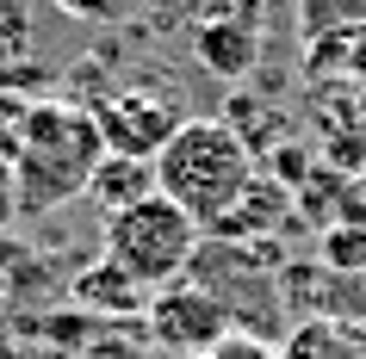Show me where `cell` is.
<instances>
[{
	"label": "cell",
	"instance_id": "obj_2",
	"mask_svg": "<svg viewBox=\"0 0 366 359\" xmlns=\"http://www.w3.org/2000/svg\"><path fill=\"white\" fill-rule=\"evenodd\" d=\"M254 173H261L254 143L236 131L230 118H187L174 131V143L155 155V186L168 192L187 217H199L205 236L230 217V205L254 186Z\"/></svg>",
	"mask_w": 366,
	"mask_h": 359
},
{
	"label": "cell",
	"instance_id": "obj_5",
	"mask_svg": "<svg viewBox=\"0 0 366 359\" xmlns=\"http://www.w3.org/2000/svg\"><path fill=\"white\" fill-rule=\"evenodd\" d=\"M230 303L217 298L212 285L199 279H180V285H162L149 298V310H143V335L162 347V353L174 359H205L217 347V340L230 335Z\"/></svg>",
	"mask_w": 366,
	"mask_h": 359
},
{
	"label": "cell",
	"instance_id": "obj_6",
	"mask_svg": "<svg viewBox=\"0 0 366 359\" xmlns=\"http://www.w3.org/2000/svg\"><path fill=\"white\" fill-rule=\"evenodd\" d=\"M193 56L217 81H242L261 56V25H254V0H217L212 13L193 25Z\"/></svg>",
	"mask_w": 366,
	"mask_h": 359
},
{
	"label": "cell",
	"instance_id": "obj_9",
	"mask_svg": "<svg viewBox=\"0 0 366 359\" xmlns=\"http://www.w3.org/2000/svg\"><path fill=\"white\" fill-rule=\"evenodd\" d=\"M286 217H292V192L280 186L273 173H254V186L230 205V217H224L212 236H224V242H249V236H267V229H280Z\"/></svg>",
	"mask_w": 366,
	"mask_h": 359
},
{
	"label": "cell",
	"instance_id": "obj_12",
	"mask_svg": "<svg viewBox=\"0 0 366 359\" xmlns=\"http://www.w3.org/2000/svg\"><path fill=\"white\" fill-rule=\"evenodd\" d=\"M75 359H155V353H149V340H137V335H94Z\"/></svg>",
	"mask_w": 366,
	"mask_h": 359
},
{
	"label": "cell",
	"instance_id": "obj_8",
	"mask_svg": "<svg viewBox=\"0 0 366 359\" xmlns=\"http://www.w3.org/2000/svg\"><path fill=\"white\" fill-rule=\"evenodd\" d=\"M155 186V161H137V155H112L106 149V161L94 168V180H87V198L99 205V217H118V211L143 205Z\"/></svg>",
	"mask_w": 366,
	"mask_h": 359
},
{
	"label": "cell",
	"instance_id": "obj_10",
	"mask_svg": "<svg viewBox=\"0 0 366 359\" xmlns=\"http://www.w3.org/2000/svg\"><path fill=\"white\" fill-rule=\"evenodd\" d=\"M31 50H38L31 6H25V0H0V75H19Z\"/></svg>",
	"mask_w": 366,
	"mask_h": 359
},
{
	"label": "cell",
	"instance_id": "obj_7",
	"mask_svg": "<svg viewBox=\"0 0 366 359\" xmlns=\"http://www.w3.org/2000/svg\"><path fill=\"white\" fill-rule=\"evenodd\" d=\"M155 291H143V285L124 273L118 261H87L69 279V310H81L87 322H143V310H149Z\"/></svg>",
	"mask_w": 366,
	"mask_h": 359
},
{
	"label": "cell",
	"instance_id": "obj_4",
	"mask_svg": "<svg viewBox=\"0 0 366 359\" xmlns=\"http://www.w3.org/2000/svg\"><path fill=\"white\" fill-rule=\"evenodd\" d=\"M87 112H94L106 149L137 155V161H155V155L174 143V131L187 124L180 99H174L168 87H149V81H124V87H112L106 99H94Z\"/></svg>",
	"mask_w": 366,
	"mask_h": 359
},
{
	"label": "cell",
	"instance_id": "obj_3",
	"mask_svg": "<svg viewBox=\"0 0 366 359\" xmlns=\"http://www.w3.org/2000/svg\"><path fill=\"white\" fill-rule=\"evenodd\" d=\"M199 248H205L199 217H187L168 192H149L143 205L106 217V261H118L143 291H162V285L193 279Z\"/></svg>",
	"mask_w": 366,
	"mask_h": 359
},
{
	"label": "cell",
	"instance_id": "obj_11",
	"mask_svg": "<svg viewBox=\"0 0 366 359\" xmlns=\"http://www.w3.org/2000/svg\"><path fill=\"white\" fill-rule=\"evenodd\" d=\"M205 359H286V353H280L267 335H242V328H230V335L217 340Z\"/></svg>",
	"mask_w": 366,
	"mask_h": 359
},
{
	"label": "cell",
	"instance_id": "obj_1",
	"mask_svg": "<svg viewBox=\"0 0 366 359\" xmlns=\"http://www.w3.org/2000/svg\"><path fill=\"white\" fill-rule=\"evenodd\" d=\"M99 161H106V136L87 106H69V99L25 106L13 124V155H6L19 217H44V211H62L69 198H87Z\"/></svg>",
	"mask_w": 366,
	"mask_h": 359
}]
</instances>
